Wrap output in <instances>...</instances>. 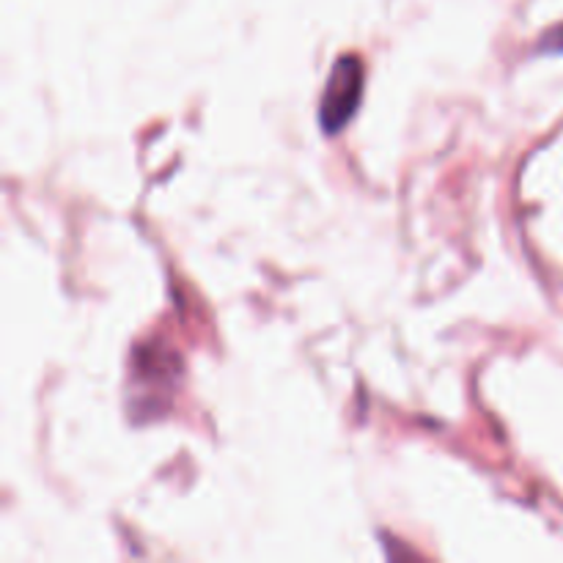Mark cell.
Masks as SVG:
<instances>
[{
    "label": "cell",
    "mask_w": 563,
    "mask_h": 563,
    "mask_svg": "<svg viewBox=\"0 0 563 563\" xmlns=\"http://www.w3.org/2000/svg\"><path fill=\"white\" fill-rule=\"evenodd\" d=\"M363 86H366L363 60L357 55H341L330 69L322 99H319V124L328 135H335L350 124L352 115L361 108Z\"/></svg>",
    "instance_id": "cell-1"
},
{
    "label": "cell",
    "mask_w": 563,
    "mask_h": 563,
    "mask_svg": "<svg viewBox=\"0 0 563 563\" xmlns=\"http://www.w3.org/2000/svg\"><path fill=\"white\" fill-rule=\"evenodd\" d=\"M539 49H542V53H563V25L544 33Z\"/></svg>",
    "instance_id": "cell-2"
}]
</instances>
